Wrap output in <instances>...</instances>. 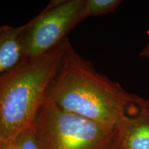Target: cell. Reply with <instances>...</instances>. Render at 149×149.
Masks as SVG:
<instances>
[{"mask_svg":"<svg viewBox=\"0 0 149 149\" xmlns=\"http://www.w3.org/2000/svg\"><path fill=\"white\" fill-rule=\"evenodd\" d=\"M66 38L44 55L23 59L0 75V142L6 149L31 127L58 70Z\"/></svg>","mask_w":149,"mask_h":149,"instance_id":"2","label":"cell"},{"mask_svg":"<svg viewBox=\"0 0 149 149\" xmlns=\"http://www.w3.org/2000/svg\"><path fill=\"white\" fill-rule=\"evenodd\" d=\"M29 23L0 27V75L17 66L24 59L23 38Z\"/></svg>","mask_w":149,"mask_h":149,"instance_id":"6","label":"cell"},{"mask_svg":"<svg viewBox=\"0 0 149 149\" xmlns=\"http://www.w3.org/2000/svg\"><path fill=\"white\" fill-rule=\"evenodd\" d=\"M84 0L52 1L29 22L23 38L24 59L44 55L59 45L65 36L83 21Z\"/></svg>","mask_w":149,"mask_h":149,"instance_id":"4","label":"cell"},{"mask_svg":"<svg viewBox=\"0 0 149 149\" xmlns=\"http://www.w3.org/2000/svg\"><path fill=\"white\" fill-rule=\"evenodd\" d=\"M139 55L141 56L142 58H144L149 61V41L146 43V45L144 46V47L142 48Z\"/></svg>","mask_w":149,"mask_h":149,"instance_id":"9","label":"cell"},{"mask_svg":"<svg viewBox=\"0 0 149 149\" xmlns=\"http://www.w3.org/2000/svg\"><path fill=\"white\" fill-rule=\"evenodd\" d=\"M122 2L120 0H84L81 17L84 20L91 16H100L111 13Z\"/></svg>","mask_w":149,"mask_h":149,"instance_id":"7","label":"cell"},{"mask_svg":"<svg viewBox=\"0 0 149 149\" xmlns=\"http://www.w3.org/2000/svg\"><path fill=\"white\" fill-rule=\"evenodd\" d=\"M46 97L63 111L112 128L118 127L122 119L145 100L97 71L68 38Z\"/></svg>","mask_w":149,"mask_h":149,"instance_id":"1","label":"cell"},{"mask_svg":"<svg viewBox=\"0 0 149 149\" xmlns=\"http://www.w3.org/2000/svg\"><path fill=\"white\" fill-rule=\"evenodd\" d=\"M6 149H41L35 135L33 125L22 132Z\"/></svg>","mask_w":149,"mask_h":149,"instance_id":"8","label":"cell"},{"mask_svg":"<svg viewBox=\"0 0 149 149\" xmlns=\"http://www.w3.org/2000/svg\"><path fill=\"white\" fill-rule=\"evenodd\" d=\"M118 130L120 149H149V100L126 115Z\"/></svg>","mask_w":149,"mask_h":149,"instance_id":"5","label":"cell"},{"mask_svg":"<svg viewBox=\"0 0 149 149\" xmlns=\"http://www.w3.org/2000/svg\"><path fill=\"white\" fill-rule=\"evenodd\" d=\"M33 128L41 149H120L118 127L63 111L46 96Z\"/></svg>","mask_w":149,"mask_h":149,"instance_id":"3","label":"cell"},{"mask_svg":"<svg viewBox=\"0 0 149 149\" xmlns=\"http://www.w3.org/2000/svg\"><path fill=\"white\" fill-rule=\"evenodd\" d=\"M0 149H2V147H1V142H0Z\"/></svg>","mask_w":149,"mask_h":149,"instance_id":"10","label":"cell"}]
</instances>
